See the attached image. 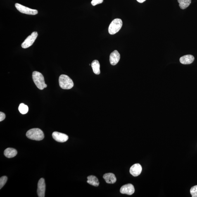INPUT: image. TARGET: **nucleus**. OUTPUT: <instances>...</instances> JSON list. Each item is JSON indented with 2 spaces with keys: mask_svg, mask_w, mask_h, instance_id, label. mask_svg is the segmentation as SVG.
I'll use <instances>...</instances> for the list:
<instances>
[{
  "mask_svg": "<svg viewBox=\"0 0 197 197\" xmlns=\"http://www.w3.org/2000/svg\"><path fill=\"white\" fill-rule=\"evenodd\" d=\"M87 182L91 185L98 186H99V183L98 179L96 176L91 175L88 176Z\"/></svg>",
  "mask_w": 197,
  "mask_h": 197,
  "instance_id": "16",
  "label": "nucleus"
},
{
  "mask_svg": "<svg viewBox=\"0 0 197 197\" xmlns=\"http://www.w3.org/2000/svg\"><path fill=\"white\" fill-rule=\"evenodd\" d=\"M6 117V116L3 112H0V121L1 122L4 120Z\"/></svg>",
  "mask_w": 197,
  "mask_h": 197,
  "instance_id": "22",
  "label": "nucleus"
},
{
  "mask_svg": "<svg viewBox=\"0 0 197 197\" xmlns=\"http://www.w3.org/2000/svg\"><path fill=\"white\" fill-rule=\"evenodd\" d=\"M26 136L28 139L36 141L42 140L44 139V133L39 128H34L27 131Z\"/></svg>",
  "mask_w": 197,
  "mask_h": 197,
  "instance_id": "1",
  "label": "nucleus"
},
{
  "mask_svg": "<svg viewBox=\"0 0 197 197\" xmlns=\"http://www.w3.org/2000/svg\"><path fill=\"white\" fill-rule=\"evenodd\" d=\"M142 171V167L140 164H136L131 166L130 169V172L131 175L136 177L140 174Z\"/></svg>",
  "mask_w": 197,
  "mask_h": 197,
  "instance_id": "10",
  "label": "nucleus"
},
{
  "mask_svg": "<svg viewBox=\"0 0 197 197\" xmlns=\"http://www.w3.org/2000/svg\"><path fill=\"white\" fill-rule=\"evenodd\" d=\"M4 155L8 158H13L17 154V152L14 149L8 148L4 151Z\"/></svg>",
  "mask_w": 197,
  "mask_h": 197,
  "instance_id": "14",
  "label": "nucleus"
},
{
  "mask_svg": "<svg viewBox=\"0 0 197 197\" xmlns=\"http://www.w3.org/2000/svg\"><path fill=\"white\" fill-rule=\"evenodd\" d=\"M52 136L55 140L60 142H65L68 140L69 138L67 135L57 131L53 132Z\"/></svg>",
  "mask_w": 197,
  "mask_h": 197,
  "instance_id": "8",
  "label": "nucleus"
},
{
  "mask_svg": "<svg viewBox=\"0 0 197 197\" xmlns=\"http://www.w3.org/2000/svg\"><path fill=\"white\" fill-rule=\"evenodd\" d=\"M59 83L60 87L63 89H70L74 86L73 81L68 76L65 75L60 76L59 78Z\"/></svg>",
  "mask_w": 197,
  "mask_h": 197,
  "instance_id": "3",
  "label": "nucleus"
},
{
  "mask_svg": "<svg viewBox=\"0 0 197 197\" xmlns=\"http://www.w3.org/2000/svg\"><path fill=\"white\" fill-rule=\"evenodd\" d=\"M194 60V56L191 55H188L181 57L180 61L183 64H189L192 63Z\"/></svg>",
  "mask_w": 197,
  "mask_h": 197,
  "instance_id": "12",
  "label": "nucleus"
},
{
  "mask_svg": "<svg viewBox=\"0 0 197 197\" xmlns=\"http://www.w3.org/2000/svg\"><path fill=\"white\" fill-rule=\"evenodd\" d=\"M46 186L45 180L43 178L39 179L38 183L37 193L38 196L44 197L45 196Z\"/></svg>",
  "mask_w": 197,
  "mask_h": 197,
  "instance_id": "7",
  "label": "nucleus"
},
{
  "mask_svg": "<svg viewBox=\"0 0 197 197\" xmlns=\"http://www.w3.org/2000/svg\"><path fill=\"white\" fill-rule=\"evenodd\" d=\"M8 180V177L6 176H3L0 178V189H2L6 184Z\"/></svg>",
  "mask_w": 197,
  "mask_h": 197,
  "instance_id": "19",
  "label": "nucleus"
},
{
  "mask_svg": "<svg viewBox=\"0 0 197 197\" xmlns=\"http://www.w3.org/2000/svg\"><path fill=\"white\" fill-rule=\"evenodd\" d=\"M136 1L140 3H142L145 1L146 0H136Z\"/></svg>",
  "mask_w": 197,
  "mask_h": 197,
  "instance_id": "23",
  "label": "nucleus"
},
{
  "mask_svg": "<svg viewBox=\"0 0 197 197\" xmlns=\"http://www.w3.org/2000/svg\"><path fill=\"white\" fill-rule=\"evenodd\" d=\"M103 179L108 184H113L116 182L117 179L115 174L113 173H107L103 176Z\"/></svg>",
  "mask_w": 197,
  "mask_h": 197,
  "instance_id": "13",
  "label": "nucleus"
},
{
  "mask_svg": "<svg viewBox=\"0 0 197 197\" xmlns=\"http://www.w3.org/2000/svg\"><path fill=\"white\" fill-rule=\"evenodd\" d=\"M32 77L34 83L38 89L43 90L47 87V85L45 83L44 77L40 72L37 71L33 72Z\"/></svg>",
  "mask_w": 197,
  "mask_h": 197,
  "instance_id": "2",
  "label": "nucleus"
},
{
  "mask_svg": "<svg viewBox=\"0 0 197 197\" xmlns=\"http://www.w3.org/2000/svg\"><path fill=\"white\" fill-rule=\"evenodd\" d=\"M91 65L94 73L96 75H99L101 73V71L100 63L98 60H94L92 63Z\"/></svg>",
  "mask_w": 197,
  "mask_h": 197,
  "instance_id": "15",
  "label": "nucleus"
},
{
  "mask_svg": "<svg viewBox=\"0 0 197 197\" xmlns=\"http://www.w3.org/2000/svg\"><path fill=\"white\" fill-rule=\"evenodd\" d=\"M38 36V33L36 32H33L29 36L25 39L21 45L22 47L26 49L30 47L33 44Z\"/></svg>",
  "mask_w": 197,
  "mask_h": 197,
  "instance_id": "5",
  "label": "nucleus"
},
{
  "mask_svg": "<svg viewBox=\"0 0 197 197\" xmlns=\"http://www.w3.org/2000/svg\"><path fill=\"white\" fill-rule=\"evenodd\" d=\"M15 6L18 11L25 14L35 15L37 14L38 12L37 10L31 9V8L26 7L21 5L17 3L15 4Z\"/></svg>",
  "mask_w": 197,
  "mask_h": 197,
  "instance_id": "6",
  "label": "nucleus"
},
{
  "mask_svg": "<svg viewBox=\"0 0 197 197\" xmlns=\"http://www.w3.org/2000/svg\"><path fill=\"white\" fill-rule=\"evenodd\" d=\"M103 0H92L91 2V4L93 6H95L96 5L101 4L103 2Z\"/></svg>",
  "mask_w": 197,
  "mask_h": 197,
  "instance_id": "21",
  "label": "nucleus"
},
{
  "mask_svg": "<svg viewBox=\"0 0 197 197\" xmlns=\"http://www.w3.org/2000/svg\"><path fill=\"white\" fill-rule=\"evenodd\" d=\"M122 21L119 18L113 20L110 23L108 27V32L111 35H113L120 30L122 26Z\"/></svg>",
  "mask_w": 197,
  "mask_h": 197,
  "instance_id": "4",
  "label": "nucleus"
},
{
  "mask_svg": "<svg viewBox=\"0 0 197 197\" xmlns=\"http://www.w3.org/2000/svg\"><path fill=\"white\" fill-rule=\"evenodd\" d=\"M120 191L122 194L131 195L134 193L135 189L132 184H128L122 186L120 188Z\"/></svg>",
  "mask_w": 197,
  "mask_h": 197,
  "instance_id": "9",
  "label": "nucleus"
},
{
  "mask_svg": "<svg viewBox=\"0 0 197 197\" xmlns=\"http://www.w3.org/2000/svg\"><path fill=\"white\" fill-rule=\"evenodd\" d=\"M190 193L192 197H197V185L193 186L191 188Z\"/></svg>",
  "mask_w": 197,
  "mask_h": 197,
  "instance_id": "20",
  "label": "nucleus"
},
{
  "mask_svg": "<svg viewBox=\"0 0 197 197\" xmlns=\"http://www.w3.org/2000/svg\"><path fill=\"white\" fill-rule=\"evenodd\" d=\"M179 4L180 7L182 9H186L189 6L191 0H177Z\"/></svg>",
  "mask_w": 197,
  "mask_h": 197,
  "instance_id": "17",
  "label": "nucleus"
},
{
  "mask_svg": "<svg viewBox=\"0 0 197 197\" xmlns=\"http://www.w3.org/2000/svg\"><path fill=\"white\" fill-rule=\"evenodd\" d=\"M18 110L20 113L22 114H25L27 113L29 111V108L27 105L24 103L20 104L19 106Z\"/></svg>",
  "mask_w": 197,
  "mask_h": 197,
  "instance_id": "18",
  "label": "nucleus"
},
{
  "mask_svg": "<svg viewBox=\"0 0 197 197\" xmlns=\"http://www.w3.org/2000/svg\"><path fill=\"white\" fill-rule=\"evenodd\" d=\"M120 59V55L117 50L111 53L110 56V61L111 64L115 65L118 63Z\"/></svg>",
  "mask_w": 197,
  "mask_h": 197,
  "instance_id": "11",
  "label": "nucleus"
}]
</instances>
